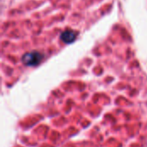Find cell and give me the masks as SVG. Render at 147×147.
Masks as SVG:
<instances>
[{
	"label": "cell",
	"mask_w": 147,
	"mask_h": 147,
	"mask_svg": "<svg viewBox=\"0 0 147 147\" xmlns=\"http://www.w3.org/2000/svg\"><path fill=\"white\" fill-rule=\"evenodd\" d=\"M76 37H77L76 32H74L72 30H65L61 34V40L65 43H71V42H73L75 40Z\"/></svg>",
	"instance_id": "7a4b0ae2"
},
{
	"label": "cell",
	"mask_w": 147,
	"mask_h": 147,
	"mask_svg": "<svg viewBox=\"0 0 147 147\" xmlns=\"http://www.w3.org/2000/svg\"><path fill=\"white\" fill-rule=\"evenodd\" d=\"M42 59V54L38 52H31L23 55L22 62L26 65L34 66L38 65Z\"/></svg>",
	"instance_id": "6da1fadb"
}]
</instances>
